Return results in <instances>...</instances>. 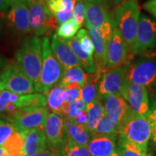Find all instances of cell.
<instances>
[{"label":"cell","mask_w":156,"mask_h":156,"mask_svg":"<svg viewBox=\"0 0 156 156\" xmlns=\"http://www.w3.org/2000/svg\"><path fill=\"white\" fill-rule=\"evenodd\" d=\"M105 112L112 118L122 122L131 108L121 95H109L101 97Z\"/></svg>","instance_id":"d6986e66"},{"label":"cell","mask_w":156,"mask_h":156,"mask_svg":"<svg viewBox=\"0 0 156 156\" xmlns=\"http://www.w3.org/2000/svg\"><path fill=\"white\" fill-rule=\"evenodd\" d=\"M2 67V65H1V64H0V67Z\"/></svg>","instance_id":"816d5d0a"},{"label":"cell","mask_w":156,"mask_h":156,"mask_svg":"<svg viewBox=\"0 0 156 156\" xmlns=\"http://www.w3.org/2000/svg\"><path fill=\"white\" fill-rule=\"evenodd\" d=\"M143 7L156 18V0H148L144 4Z\"/></svg>","instance_id":"60d3db41"},{"label":"cell","mask_w":156,"mask_h":156,"mask_svg":"<svg viewBox=\"0 0 156 156\" xmlns=\"http://www.w3.org/2000/svg\"><path fill=\"white\" fill-rule=\"evenodd\" d=\"M87 2H90L93 3H97V4H101L103 5H106L109 2L110 0H87Z\"/></svg>","instance_id":"f6af8a7d"},{"label":"cell","mask_w":156,"mask_h":156,"mask_svg":"<svg viewBox=\"0 0 156 156\" xmlns=\"http://www.w3.org/2000/svg\"><path fill=\"white\" fill-rule=\"evenodd\" d=\"M9 25L21 34H28L31 32L29 20V10L27 3H17L12 5L7 15Z\"/></svg>","instance_id":"9a60e30c"},{"label":"cell","mask_w":156,"mask_h":156,"mask_svg":"<svg viewBox=\"0 0 156 156\" xmlns=\"http://www.w3.org/2000/svg\"><path fill=\"white\" fill-rule=\"evenodd\" d=\"M130 55L127 44L116 27L107 42V70L129 63Z\"/></svg>","instance_id":"8fae6325"},{"label":"cell","mask_w":156,"mask_h":156,"mask_svg":"<svg viewBox=\"0 0 156 156\" xmlns=\"http://www.w3.org/2000/svg\"><path fill=\"white\" fill-rule=\"evenodd\" d=\"M116 153L119 156H150L134 143L121 136L116 146Z\"/></svg>","instance_id":"f546056e"},{"label":"cell","mask_w":156,"mask_h":156,"mask_svg":"<svg viewBox=\"0 0 156 156\" xmlns=\"http://www.w3.org/2000/svg\"><path fill=\"white\" fill-rule=\"evenodd\" d=\"M9 6H11V5L8 0H0V12L7 10Z\"/></svg>","instance_id":"b9f144b4"},{"label":"cell","mask_w":156,"mask_h":156,"mask_svg":"<svg viewBox=\"0 0 156 156\" xmlns=\"http://www.w3.org/2000/svg\"><path fill=\"white\" fill-rule=\"evenodd\" d=\"M112 156H119V155H118V154H117V153H116H116L113 154V155H112Z\"/></svg>","instance_id":"681fc988"},{"label":"cell","mask_w":156,"mask_h":156,"mask_svg":"<svg viewBox=\"0 0 156 156\" xmlns=\"http://www.w3.org/2000/svg\"><path fill=\"white\" fill-rule=\"evenodd\" d=\"M48 114L46 107L19 108L16 115L7 121L12 123L18 132H26L36 128L44 129Z\"/></svg>","instance_id":"ba28073f"},{"label":"cell","mask_w":156,"mask_h":156,"mask_svg":"<svg viewBox=\"0 0 156 156\" xmlns=\"http://www.w3.org/2000/svg\"><path fill=\"white\" fill-rule=\"evenodd\" d=\"M65 41L67 43L69 47L75 53L80 62L82 67L85 69V71L88 74L95 73L97 72V67L95 65L93 55L87 53L81 47L80 43L76 36L73 38L67 39Z\"/></svg>","instance_id":"603a6c76"},{"label":"cell","mask_w":156,"mask_h":156,"mask_svg":"<svg viewBox=\"0 0 156 156\" xmlns=\"http://www.w3.org/2000/svg\"><path fill=\"white\" fill-rule=\"evenodd\" d=\"M46 95L48 108L52 112L60 114L62 107L66 102V89L56 85Z\"/></svg>","instance_id":"d4e9b609"},{"label":"cell","mask_w":156,"mask_h":156,"mask_svg":"<svg viewBox=\"0 0 156 156\" xmlns=\"http://www.w3.org/2000/svg\"><path fill=\"white\" fill-rule=\"evenodd\" d=\"M12 92L8 90H4L0 94V114L5 112L7 106L10 103V96Z\"/></svg>","instance_id":"f35d334b"},{"label":"cell","mask_w":156,"mask_h":156,"mask_svg":"<svg viewBox=\"0 0 156 156\" xmlns=\"http://www.w3.org/2000/svg\"><path fill=\"white\" fill-rule=\"evenodd\" d=\"M140 16V9L136 0H125L114 11L115 24L127 44L131 55L135 46Z\"/></svg>","instance_id":"7a4b0ae2"},{"label":"cell","mask_w":156,"mask_h":156,"mask_svg":"<svg viewBox=\"0 0 156 156\" xmlns=\"http://www.w3.org/2000/svg\"><path fill=\"white\" fill-rule=\"evenodd\" d=\"M121 137L132 142L142 151L147 153V145L151 137V128L145 115L136 114L130 110L121 124Z\"/></svg>","instance_id":"277c9868"},{"label":"cell","mask_w":156,"mask_h":156,"mask_svg":"<svg viewBox=\"0 0 156 156\" xmlns=\"http://www.w3.org/2000/svg\"><path fill=\"white\" fill-rule=\"evenodd\" d=\"M151 128V138L156 145V103L146 115Z\"/></svg>","instance_id":"8d00e7d4"},{"label":"cell","mask_w":156,"mask_h":156,"mask_svg":"<svg viewBox=\"0 0 156 156\" xmlns=\"http://www.w3.org/2000/svg\"><path fill=\"white\" fill-rule=\"evenodd\" d=\"M88 33L94 45L93 58L97 67V72L103 74L107 71V42L99 29L90 28Z\"/></svg>","instance_id":"e0dca14e"},{"label":"cell","mask_w":156,"mask_h":156,"mask_svg":"<svg viewBox=\"0 0 156 156\" xmlns=\"http://www.w3.org/2000/svg\"><path fill=\"white\" fill-rule=\"evenodd\" d=\"M0 90H8L19 95L30 94L36 91L34 83L15 62L7 65L0 75Z\"/></svg>","instance_id":"8992f818"},{"label":"cell","mask_w":156,"mask_h":156,"mask_svg":"<svg viewBox=\"0 0 156 156\" xmlns=\"http://www.w3.org/2000/svg\"><path fill=\"white\" fill-rule=\"evenodd\" d=\"M48 148V142L43 129L36 128L25 132V156H33Z\"/></svg>","instance_id":"ac0fdd59"},{"label":"cell","mask_w":156,"mask_h":156,"mask_svg":"<svg viewBox=\"0 0 156 156\" xmlns=\"http://www.w3.org/2000/svg\"><path fill=\"white\" fill-rule=\"evenodd\" d=\"M64 120L67 126V140L75 142L77 145L87 146L92 139L93 134L89 131L87 126L76 124L67 118H64Z\"/></svg>","instance_id":"7402d4cb"},{"label":"cell","mask_w":156,"mask_h":156,"mask_svg":"<svg viewBox=\"0 0 156 156\" xmlns=\"http://www.w3.org/2000/svg\"><path fill=\"white\" fill-rule=\"evenodd\" d=\"M17 129L9 121L0 120V147H2L10 136L17 132Z\"/></svg>","instance_id":"836d02e7"},{"label":"cell","mask_w":156,"mask_h":156,"mask_svg":"<svg viewBox=\"0 0 156 156\" xmlns=\"http://www.w3.org/2000/svg\"><path fill=\"white\" fill-rule=\"evenodd\" d=\"M86 106L87 104L82 99H79V100L76 101L75 102L69 103V106H68L67 117H65V118L73 119L80 112L85 110Z\"/></svg>","instance_id":"d590c367"},{"label":"cell","mask_w":156,"mask_h":156,"mask_svg":"<svg viewBox=\"0 0 156 156\" xmlns=\"http://www.w3.org/2000/svg\"><path fill=\"white\" fill-rule=\"evenodd\" d=\"M87 12V0H77L72 18L80 28L83 27Z\"/></svg>","instance_id":"d6a6232c"},{"label":"cell","mask_w":156,"mask_h":156,"mask_svg":"<svg viewBox=\"0 0 156 156\" xmlns=\"http://www.w3.org/2000/svg\"><path fill=\"white\" fill-rule=\"evenodd\" d=\"M129 63L107 70L101 76L98 89L101 97L109 95H121L126 82Z\"/></svg>","instance_id":"30bf717a"},{"label":"cell","mask_w":156,"mask_h":156,"mask_svg":"<svg viewBox=\"0 0 156 156\" xmlns=\"http://www.w3.org/2000/svg\"><path fill=\"white\" fill-rule=\"evenodd\" d=\"M56 156H92L87 146L77 145L75 142L67 140L62 149L56 152Z\"/></svg>","instance_id":"4dcf8cb0"},{"label":"cell","mask_w":156,"mask_h":156,"mask_svg":"<svg viewBox=\"0 0 156 156\" xmlns=\"http://www.w3.org/2000/svg\"><path fill=\"white\" fill-rule=\"evenodd\" d=\"M124 1H125V0H113V2H114L115 4H116V5H120L121 3H122Z\"/></svg>","instance_id":"c3c4849f"},{"label":"cell","mask_w":156,"mask_h":156,"mask_svg":"<svg viewBox=\"0 0 156 156\" xmlns=\"http://www.w3.org/2000/svg\"><path fill=\"white\" fill-rule=\"evenodd\" d=\"M86 111L88 115L87 127L90 132H93L103 117L106 115L104 107L101 102V98L95 101L94 102L87 104Z\"/></svg>","instance_id":"484cf974"},{"label":"cell","mask_w":156,"mask_h":156,"mask_svg":"<svg viewBox=\"0 0 156 156\" xmlns=\"http://www.w3.org/2000/svg\"><path fill=\"white\" fill-rule=\"evenodd\" d=\"M25 132H15L5 142L3 147L9 154L16 156H25Z\"/></svg>","instance_id":"f1b7e54d"},{"label":"cell","mask_w":156,"mask_h":156,"mask_svg":"<svg viewBox=\"0 0 156 156\" xmlns=\"http://www.w3.org/2000/svg\"><path fill=\"white\" fill-rule=\"evenodd\" d=\"M116 136H93L87 145L92 156H112L116 152Z\"/></svg>","instance_id":"ffe728a7"},{"label":"cell","mask_w":156,"mask_h":156,"mask_svg":"<svg viewBox=\"0 0 156 156\" xmlns=\"http://www.w3.org/2000/svg\"><path fill=\"white\" fill-rule=\"evenodd\" d=\"M70 120H72L73 122L76 123V124H83V125L87 126V122H88V115H87L86 109L80 112L75 117H74L73 119Z\"/></svg>","instance_id":"ab89813d"},{"label":"cell","mask_w":156,"mask_h":156,"mask_svg":"<svg viewBox=\"0 0 156 156\" xmlns=\"http://www.w3.org/2000/svg\"><path fill=\"white\" fill-rule=\"evenodd\" d=\"M156 46V23L149 17L141 15L133 54H142Z\"/></svg>","instance_id":"5bb4252c"},{"label":"cell","mask_w":156,"mask_h":156,"mask_svg":"<svg viewBox=\"0 0 156 156\" xmlns=\"http://www.w3.org/2000/svg\"><path fill=\"white\" fill-rule=\"evenodd\" d=\"M87 78L88 73H85L82 67L76 66L64 70L63 77L57 85L62 87H65L69 84L78 83L83 87L86 85Z\"/></svg>","instance_id":"cb8c5ba5"},{"label":"cell","mask_w":156,"mask_h":156,"mask_svg":"<svg viewBox=\"0 0 156 156\" xmlns=\"http://www.w3.org/2000/svg\"><path fill=\"white\" fill-rule=\"evenodd\" d=\"M79 28L73 19L71 18L67 22L59 25L56 29V35L64 40L73 38L77 34Z\"/></svg>","instance_id":"1f68e13d"},{"label":"cell","mask_w":156,"mask_h":156,"mask_svg":"<svg viewBox=\"0 0 156 156\" xmlns=\"http://www.w3.org/2000/svg\"><path fill=\"white\" fill-rule=\"evenodd\" d=\"M48 145L53 150L62 149L67 141V132L65 120L61 115L49 113L44 126Z\"/></svg>","instance_id":"9c48e42d"},{"label":"cell","mask_w":156,"mask_h":156,"mask_svg":"<svg viewBox=\"0 0 156 156\" xmlns=\"http://www.w3.org/2000/svg\"><path fill=\"white\" fill-rule=\"evenodd\" d=\"M77 0H47L46 1L51 14L58 25L67 22L73 17Z\"/></svg>","instance_id":"44dd1931"},{"label":"cell","mask_w":156,"mask_h":156,"mask_svg":"<svg viewBox=\"0 0 156 156\" xmlns=\"http://www.w3.org/2000/svg\"><path fill=\"white\" fill-rule=\"evenodd\" d=\"M15 104L19 108L46 107L47 105V99L46 96H45L42 93L20 95L18 101Z\"/></svg>","instance_id":"83f0119b"},{"label":"cell","mask_w":156,"mask_h":156,"mask_svg":"<svg viewBox=\"0 0 156 156\" xmlns=\"http://www.w3.org/2000/svg\"><path fill=\"white\" fill-rule=\"evenodd\" d=\"M78 40H79L80 43L81 47L83 49L86 51L87 53L93 54L94 53V45L91 40L88 31L85 29H80L77 32V35H76Z\"/></svg>","instance_id":"e575fe53"},{"label":"cell","mask_w":156,"mask_h":156,"mask_svg":"<svg viewBox=\"0 0 156 156\" xmlns=\"http://www.w3.org/2000/svg\"><path fill=\"white\" fill-rule=\"evenodd\" d=\"M33 156H56V153H54L52 151H49V150H46L41 153L36 154V155Z\"/></svg>","instance_id":"7bdbcfd3"},{"label":"cell","mask_w":156,"mask_h":156,"mask_svg":"<svg viewBox=\"0 0 156 156\" xmlns=\"http://www.w3.org/2000/svg\"><path fill=\"white\" fill-rule=\"evenodd\" d=\"M121 124L122 122L106 114L98 124L95 129L92 132L93 136H116V134H119Z\"/></svg>","instance_id":"4316f807"},{"label":"cell","mask_w":156,"mask_h":156,"mask_svg":"<svg viewBox=\"0 0 156 156\" xmlns=\"http://www.w3.org/2000/svg\"><path fill=\"white\" fill-rule=\"evenodd\" d=\"M15 63L34 83L38 85L43 64L42 40L38 37L26 38L15 54Z\"/></svg>","instance_id":"6da1fadb"},{"label":"cell","mask_w":156,"mask_h":156,"mask_svg":"<svg viewBox=\"0 0 156 156\" xmlns=\"http://www.w3.org/2000/svg\"><path fill=\"white\" fill-rule=\"evenodd\" d=\"M121 95L134 112L145 116L147 115L150 109L146 87L126 81Z\"/></svg>","instance_id":"7c38bea8"},{"label":"cell","mask_w":156,"mask_h":156,"mask_svg":"<svg viewBox=\"0 0 156 156\" xmlns=\"http://www.w3.org/2000/svg\"><path fill=\"white\" fill-rule=\"evenodd\" d=\"M51 48L64 70L76 66L82 67L80 62L67 43L64 39L60 38L56 34L52 36Z\"/></svg>","instance_id":"2e32d148"},{"label":"cell","mask_w":156,"mask_h":156,"mask_svg":"<svg viewBox=\"0 0 156 156\" xmlns=\"http://www.w3.org/2000/svg\"><path fill=\"white\" fill-rule=\"evenodd\" d=\"M28 6L31 31L36 36L51 34L57 28V21L44 0H30Z\"/></svg>","instance_id":"5b68a950"},{"label":"cell","mask_w":156,"mask_h":156,"mask_svg":"<svg viewBox=\"0 0 156 156\" xmlns=\"http://www.w3.org/2000/svg\"><path fill=\"white\" fill-rule=\"evenodd\" d=\"M5 156H16V155H11V154H7V155H5Z\"/></svg>","instance_id":"f907efd6"},{"label":"cell","mask_w":156,"mask_h":156,"mask_svg":"<svg viewBox=\"0 0 156 156\" xmlns=\"http://www.w3.org/2000/svg\"><path fill=\"white\" fill-rule=\"evenodd\" d=\"M8 153V152H7V150L5 149V147H0V156H5L7 155Z\"/></svg>","instance_id":"7dc6e473"},{"label":"cell","mask_w":156,"mask_h":156,"mask_svg":"<svg viewBox=\"0 0 156 156\" xmlns=\"http://www.w3.org/2000/svg\"><path fill=\"white\" fill-rule=\"evenodd\" d=\"M29 1H30V0H8V2L9 3H10L11 6L13 5H15V4L21 3V2L28 4Z\"/></svg>","instance_id":"bcb514c9"},{"label":"cell","mask_w":156,"mask_h":156,"mask_svg":"<svg viewBox=\"0 0 156 156\" xmlns=\"http://www.w3.org/2000/svg\"><path fill=\"white\" fill-rule=\"evenodd\" d=\"M19 94H17V93H11V96H10V103H16V102L18 101L19 98H20Z\"/></svg>","instance_id":"ee69618b"},{"label":"cell","mask_w":156,"mask_h":156,"mask_svg":"<svg viewBox=\"0 0 156 156\" xmlns=\"http://www.w3.org/2000/svg\"><path fill=\"white\" fill-rule=\"evenodd\" d=\"M42 51L41 75L35 90L36 92L46 94L62 79L64 69L54 56L51 48L50 38L48 36H45L42 39Z\"/></svg>","instance_id":"3957f363"},{"label":"cell","mask_w":156,"mask_h":156,"mask_svg":"<svg viewBox=\"0 0 156 156\" xmlns=\"http://www.w3.org/2000/svg\"><path fill=\"white\" fill-rule=\"evenodd\" d=\"M44 1H45V2H46V1H47V0H44Z\"/></svg>","instance_id":"f5cc1de1"},{"label":"cell","mask_w":156,"mask_h":156,"mask_svg":"<svg viewBox=\"0 0 156 156\" xmlns=\"http://www.w3.org/2000/svg\"><path fill=\"white\" fill-rule=\"evenodd\" d=\"M85 24L87 29H99L106 42H108L113 30L116 27L114 20L109 14L106 6L87 1Z\"/></svg>","instance_id":"52a82bcc"},{"label":"cell","mask_w":156,"mask_h":156,"mask_svg":"<svg viewBox=\"0 0 156 156\" xmlns=\"http://www.w3.org/2000/svg\"><path fill=\"white\" fill-rule=\"evenodd\" d=\"M81 91L82 87H80L66 89V102L71 103L81 99Z\"/></svg>","instance_id":"74e56055"},{"label":"cell","mask_w":156,"mask_h":156,"mask_svg":"<svg viewBox=\"0 0 156 156\" xmlns=\"http://www.w3.org/2000/svg\"><path fill=\"white\" fill-rule=\"evenodd\" d=\"M156 80V62L152 60H142L129 64L126 81L142 86L151 85Z\"/></svg>","instance_id":"4fadbf2b"}]
</instances>
